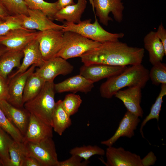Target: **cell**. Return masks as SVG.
<instances>
[{
    "label": "cell",
    "instance_id": "cell-1",
    "mask_svg": "<svg viewBox=\"0 0 166 166\" xmlns=\"http://www.w3.org/2000/svg\"><path fill=\"white\" fill-rule=\"evenodd\" d=\"M144 49L119 41L102 43L80 57L84 65L100 64L124 66L141 64Z\"/></svg>",
    "mask_w": 166,
    "mask_h": 166
},
{
    "label": "cell",
    "instance_id": "cell-2",
    "mask_svg": "<svg viewBox=\"0 0 166 166\" xmlns=\"http://www.w3.org/2000/svg\"><path fill=\"white\" fill-rule=\"evenodd\" d=\"M149 71L141 64L128 67L119 74L107 78L101 85L99 91L102 97L111 98L119 90L126 87L138 86L141 88L149 78Z\"/></svg>",
    "mask_w": 166,
    "mask_h": 166
},
{
    "label": "cell",
    "instance_id": "cell-3",
    "mask_svg": "<svg viewBox=\"0 0 166 166\" xmlns=\"http://www.w3.org/2000/svg\"><path fill=\"white\" fill-rule=\"evenodd\" d=\"M53 81L46 82L38 94L25 102L23 106L31 114L51 126V118L55 103Z\"/></svg>",
    "mask_w": 166,
    "mask_h": 166
},
{
    "label": "cell",
    "instance_id": "cell-4",
    "mask_svg": "<svg viewBox=\"0 0 166 166\" xmlns=\"http://www.w3.org/2000/svg\"><path fill=\"white\" fill-rule=\"evenodd\" d=\"M95 15V21L91 23L90 19L81 21L77 24L65 22L63 32L70 31L77 33L89 39L101 43L110 41H117L124 36L123 33H112L104 29L98 22Z\"/></svg>",
    "mask_w": 166,
    "mask_h": 166
},
{
    "label": "cell",
    "instance_id": "cell-5",
    "mask_svg": "<svg viewBox=\"0 0 166 166\" xmlns=\"http://www.w3.org/2000/svg\"><path fill=\"white\" fill-rule=\"evenodd\" d=\"M63 33V45L55 57H60L66 60L80 57L101 44L76 32L68 31Z\"/></svg>",
    "mask_w": 166,
    "mask_h": 166
},
{
    "label": "cell",
    "instance_id": "cell-6",
    "mask_svg": "<svg viewBox=\"0 0 166 166\" xmlns=\"http://www.w3.org/2000/svg\"><path fill=\"white\" fill-rule=\"evenodd\" d=\"M24 143L29 155L35 158L41 166H57L59 161L52 137H48L38 142Z\"/></svg>",
    "mask_w": 166,
    "mask_h": 166
},
{
    "label": "cell",
    "instance_id": "cell-7",
    "mask_svg": "<svg viewBox=\"0 0 166 166\" xmlns=\"http://www.w3.org/2000/svg\"><path fill=\"white\" fill-rule=\"evenodd\" d=\"M28 16L19 15L12 16L15 20L24 28L39 31L54 29L62 30L64 25H59L53 22L47 16L39 10L28 8Z\"/></svg>",
    "mask_w": 166,
    "mask_h": 166
},
{
    "label": "cell",
    "instance_id": "cell-8",
    "mask_svg": "<svg viewBox=\"0 0 166 166\" xmlns=\"http://www.w3.org/2000/svg\"><path fill=\"white\" fill-rule=\"evenodd\" d=\"M63 33L61 30L54 29L39 31L37 38L45 61L55 57L62 48Z\"/></svg>",
    "mask_w": 166,
    "mask_h": 166
},
{
    "label": "cell",
    "instance_id": "cell-9",
    "mask_svg": "<svg viewBox=\"0 0 166 166\" xmlns=\"http://www.w3.org/2000/svg\"><path fill=\"white\" fill-rule=\"evenodd\" d=\"M122 0H93V12L99 18L100 22L107 26L109 21H113L109 16L112 14L115 20L120 23L123 19V11L124 9Z\"/></svg>",
    "mask_w": 166,
    "mask_h": 166
},
{
    "label": "cell",
    "instance_id": "cell-10",
    "mask_svg": "<svg viewBox=\"0 0 166 166\" xmlns=\"http://www.w3.org/2000/svg\"><path fill=\"white\" fill-rule=\"evenodd\" d=\"M40 31L22 28L12 29L0 37V45L7 50H22L30 42L36 39Z\"/></svg>",
    "mask_w": 166,
    "mask_h": 166
},
{
    "label": "cell",
    "instance_id": "cell-11",
    "mask_svg": "<svg viewBox=\"0 0 166 166\" xmlns=\"http://www.w3.org/2000/svg\"><path fill=\"white\" fill-rule=\"evenodd\" d=\"M73 69V66L66 60L56 57L45 61L34 72L45 82H50L53 81L59 75L65 76L71 73Z\"/></svg>",
    "mask_w": 166,
    "mask_h": 166
},
{
    "label": "cell",
    "instance_id": "cell-12",
    "mask_svg": "<svg viewBox=\"0 0 166 166\" xmlns=\"http://www.w3.org/2000/svg\"><path fill=\"white\" fill-rule=\"evenodd\" d=\"M105 154L106 161H102L107 166H143L142 160L139 155L121 147L109 146Z\"/></svg>",
    "mask_w": 166,
    "mask_h": 166
},
{
    "label": "cell",
    "instance_id": "cell-13",
    "mask_svg": "<svg viewBox=\"0 0 166 166\" xmlns=\"http://www.w3.org/2000/svg\"><path fill=\"white\" fill-rule=\"evenodd\" d=\"M128 67L115 66L100 64L83 65L80 69V74L93 83L121 73Z\"/></svg>",
    "mask_w": 166,
    "mask_h": 166
},
{
    "label": "cell",
    "instance_id": "cell-14",
    "mask_svg": "<svg viewBox=\"0 0 166 166\" xmlns=\"http://www.w3.org/2000/svg\"><path fill=\"white\" fill-rule=\"evenodd\" d=\"M36 66L31 65L26 71L10 78L8 83L9 97L7 101L18 108L23 107V94L25 85L29 77L34 72Z\"/></svg>",
    "mask_w": 166,
    "mask_h": 166
},
{
    "label": "cell",
    "instance_id": "cell-15",
    "mask_svg": "<svg viewBox=\"0 0 166 166\" xmlns=\"http://www.w3.org/2000/svg\"><path fill=\"white\" fill-rule=\"evenodd\" d=\"M0 108L9 120L24 136L28 126L30 113L24 108L15 107L6 100L0 101Z\"/></svg>",
    "mask_w": 166,
    "mask_h": 166
},
{
    "label": "cell",
    "instance_id": "cell-16",
    "mask_svg": "<svg viewBox=\"0 0 166 166\" xmlns=\"http://www.w3.org/2000/svg\"><path fill=\"white\" fill-rule=\"evenodd\" d=\"M140 121L139 117L128 111L121 121L114 134L108 139L101 143L108 147L112 146L121 137L131 138L134 135V131Z\"/></svg>",
    "mask_w": 166,
    "mask_h": 166
},
{
    "label": "cell",
    "instance_id": "cell-17",
    "mask_svg": "<svg viewBox=\"0 0 166 166\" xmlns=\"http://www.w3.org/2000/svg\"><path fill=\"white\" fill-rule=\"evenodd\" d=\"M141 89L138 86L129 87L124 90H119L114 96L122 101L127 111L139 117H142L143 114L140 105Z\"/></svg>",
    "mask_w": 166,
    "mask_h": 166
},
{
    "label": "cell",
    "instance_id": "cell-18",
    "mask_svg": "<svg viewBox=\"0 0 166 166\" xmlns=\"http://www.w3.org/2000/svg\"><path fill=\"white\" fill-rule=\"evenodd\" d=\"M22 51L23 53L22 62L18 70L10 76V79L26 71L33 65L39 67L42 66L45 62L37 38L29 43L23 49Z\"/></svg>",
    "mask_w": 166,
    "mask_h": 166
},
{
    "label": "cell",
    "instance_id": "cell-19",
    "mask_svg": "<svg viewBox=\"0 0 166 166\" xmlns=\"http://www.w3.org/2000/svg\"><path fill=\"white\" fill-rule=\"evenodd\" d=\"M53 129L51 126L30 114L27 129L24 136V143L38 142L48 137H52Z\"/></svg>",
    "mask_w": 166,
    "mask_h": 166
},
{
    "label": "cell",
    "instance_id": "cell-20",
    "mask_svg": "<svg viewBox=\"0 0 166 166\" xmlns=\"http://www.w3.org/2000/svg\"><path fill=\"white\" fill-rule=\"evenodd\" d=\"M93 84L79 74L54 84V88L55 92L58 93L70 92L75 93L80 92L86 93L91 91L94 87Z\"/></svg>",
    "mask_w": 166,
    "mask_h": 166
},
{
    "label": "cell",
    "instance_id": "cell-21",
    "mask_svg": "<svg viewBox=\"0 0 166 166\" xmlns=\"http://www.w3.org/2000/svg\"><path fill=\"white\" fill-rule=\"evenodd\" d=\"M144 42L145 49L148 52L149 61L154 65L161 62L166 54V51L156 32L150 31L144 37Z\"/></svg>",
    "mask_w": 166,
    "mask_h": 166
},
{
    "label": "cell",
    "instance_id": "cell-22",
    "mask_svg": "<svg viewBox=\"0 0 166 166\" xmlns=\"http://www.w3.org/2000/svg\"><path fill=\"white\" fill-rule=\"evenodd\" d=\"M86 0H77V3L68 6L58 10L55 14L53 20L58 21L77 24L81 21L82 15L87 5Z\"/></svg>",
    "mask_w": 166,
    "mask_h": 166
},
{
    "label": "cell",
    "instance_id": "cell-23",
    "mask_svg": "<svg viewBox=\"0 0 166 166\" xmlns=\"http://www.w3.org/2000/svg\"><path fill=\"white\" fill-rule=\"evenodd\" d=\"M70 116L64 109L62 100L55 103L51 118V126L54 131L61 136L65 130L72 124Z\"/></svg>",
    "mask_w": 166,
    "mask_h": 166
},
{
    "label": "cell",
    "instance_id": "cell-24",
    "mask_svg": "<svg viewBox=\"0 0 166 166\" xmlns=\"http://www.w3.org/2000/svg\"><path fill=\"white\" fill-rule=\"evenodd\" d=\"M23 57L22 50H7L0 57V76L6 79L14 68L20 67Z\"/></svg>",
    "mask_w": 166,
    "mask_h": 166
},
{
    "label": "cell",
    "instance_id": "cell-25",
    "mask_svg": "<svg viewBox=\"0 0 166 166\" xmlns=\"http://www.w3.org/2000/svg\"><path fill=\"white\" fill-rule=\"evenodd\" d=\"M46 82L34 72L28 77L23 94L24 104L36 96L41 91Z\"/></svg>",
    "mask_w": 166,
    "mask_h": 166
},
{
    "label": "cell",
    "instance_id": "cell-26",
    "mask_svg": "<svg viewBox=\"0 0 166 166\" xmlns=\"http://www.w3.org/2000/svg\"><path fill=\"white\" fill-rule=\"evenodd\" d=\"M9 151L10 158L9 166H22L24 160L29 155L25 143L13 139L10 144Z\"/></svg>",
    "mask_w": 166,
    "mask_h": 166
},
{
    "label": "cell",
    "instance_id": "cell-27",
    "mask_svg": "<svg viewBox=\"0 0 166 166\" xmlns=\"http://www.w3.org/2000/svg\"><path fill=\"white\" fill-rule=\"evenodd\" d=\"M29 9L39 10L46 14L51 20L59 10L57 1L50 3L44 0H24Z\"/></svg>",
    "mask_w": 166,
    "mask_h": 166
},
{
    "label": "cell",
    "instance_id": "cell-28",
    "mask_svg": "<svg viewBox=\"0 0 166 166\" xmlns=\"http://www.w3.org/2000/svg\"><path fill=\"white\" fill-rule=\"evenodd\" d=\"M161 90L155 103L152 105L150 113L142 122L140 129V132L143 138H144L143 128L146 123L150 120L156 119L158 122L159 114L163 102V97L166 95V84H161Z\"/></svg>",
    "mask_w": 166,
    "mask_h": 166
},
{
    "label": "cell",
    "instance_id": "cell-29",
    "mask_svg": "<svg viewBox=\"0 0 166 166\" xmlns=\"http://www.w3.org/2000/svg\"><path fill=\"white\" fill-rule=\"evenodd\" d=\"M69 153L71 155H77L85 160H89L94 155L103 156L105 154L104 150L96 145L76 147L71 149Z\"/></svg>",
    "mask_w": 166,
    "mask_h": 166
},
{
    "label": "cell",
    "instance_id": "cell-30",
    "mask_svg": "<svg viewBox=\"0 0 166 166\" xmlns=\"http://www.w3.org/2000/svg\"><path fill=\"white\" fill-rule=\"evenodd\" d=\"M0 1L10 16H28V8L24 0H0Z\"/></svg>",
    "mask_w": 166,
    "mask_h": 166
},
{
    "label": "cell",
    "instance_id": "cell-31",
    "mask_svg": "<svg viewBox=\"0 0 166 166\" xmlns=\"http://www.w3.org/2000/svg\"><path fill=\"white\" fill-rule=\"evenodd\" d=\"M0 128L14 140L24 142V136L19 130L9 120L0 108Z\"/></svg>",
    "mask_w": 166,
    "mask_h": 166
},
{
    "label": "cell",
    "instance_id": "cell-32",
    "mask_svg": "<svg viewBox=\"0 0 166 166\" xmlns=\"http://www.w3.org/2000/svg\"><path fill=\"white\" fill-rule=\"evenodd\" d=\"M149 77L153 85L166 84V64L161 62L153 65L149 71Z\"/></svg>",
    "mask_w": 166,
    "mask_h": 166
},
{
    "label": "cell",
    "instance_id": "cell-33",
    "mask_svg": "<svg viewBox=\"0 0 166 166\" xmlns=\"http://www.w3.org/2000/svg\"><path fill=\"white\" fill-rule=\"evenodd\" d=\"M6 133L0 128V160L2 166H9L10 158L9 147L13 139Z\"/></svg>",
    "mask_w": 166,
    "mask_h": 166
},
{
    "label": "cell",
    "instance_id": "cell-34",
    "mask_svg": "<svg viewBox=\"0 0 166 166\" xmlns=\"http://www.w3.org/2000/svg\"><path fill=\"white\" fill-rule=\"evenodd\" d=\"M82 102V100L80 96L74 93L66 95L62 101L64 109L70 116L77 112Z\"/></svg>",
    "mask_w": 166,
    "mask_h": 166
},
{
    "label": "cell",
    "instance_id": "cell-35",
    "mask_svg": "<svg viewBox=\"0 0 166 166\" xmlns=\"http://www.w3.org/2000/svg\"><path fill=\"white\" fill-rule=\"evenodd\" d=\"M19 28L22 27L12 16H10L3 22L0 24V37L5 35L12 29Z\"/></svg>",
    "mask_w": 166,
    "mask_h": 166
},
{
    "label": "cell",
    "instance_id": "cell-36",
    "mask_svg": "<svg viewBox=\"0 0 166 166\" xmlns=\"http://www.w3.org/2000/svg\"><path fill=\"white\" fill-rule=\"evenodd\" d=\"M82 159L76 155L71 156L65 160L59 161L57 166H87L90 163L88 160L82 161Z\"/></svg>",
    "mask_w": 166,
    "mask_h": 166
},
{
    "label": "cell",
    "instance_id": "cell-37",
    "mask_svg": "<svg viewBox=\"0 0 166 166\" xmlns=\"http://www.w3.org/2000/svg\"><path fill=\"white\" fill-rule=\"evenodd\" d=\"M9 97L8 83L6 79L0 76V101L7 100Z\"/></svg>",
    "mask_w": 166,
    "mask_h": 166
},
{
    "label": "cell",
    "instance_id": "cell-38",
    "mask_svg": "<svg viewBox=\"0 0 166 166\" xmlns=\"http://www.w3.org/2000/svg\"><path fill=\"white\" fill-rule=\"evenodd\" d=\"M156 32L157 37L161 42L165 50L166 51V30L162 23L159 26Z\"/></svg>",
    "mask_w": 166,
    "mask_h": 166
},
{
    "label": "cell",
    "instance_id": "cell-39",
    "mask_svg": "<svg viewBox=\"0 0 166 166\" xmlns=\"http://www.w3.org/2000/svg\"><path fill=\"white\" fill-rule=\"evenodd\" d=\"M22 166H41V165L35 158L28 155L24 160Z\"/></svg>",
    "mask_w": 166,
    "mask_h": 166
},
{
    "label": "cell",
    "instance_id": "cell-40",
    "mask_svg": "<svg viewBox=\"0 0 166 166\" xmlns=\"http://www.w3.org/2000/svg\"><path fill=\"white\" fill-rule=\"evenodd\" d=\"M142 160L143 166H148L153 165L156 160V158L154 153L151 152Z\"/></svg>",
    "mask_w": 166,
    "mask_h": 166
},
{
    "label": "cell",
    "instance_id": "cell-41",
    "mask_svg": "<svg viewBox=\"0 0 166 166\" xmlns=\"http://www.w3.org/2000/svg\"><path fill=\"white\" fill-rule=\"evenodd\" d=\"M59 10L68 6L75 4L73 0H57Z\"/></svg>",
    "mask_w": 166,
    "mask_h": 166
},
{
    "label": "cell",
    "instance_id": "cell-42",
    "mask_svg": "<svg viewBox=\"0 0 166 166\" xmlns=\"http://www.w3.org/2000/svg\"><path fill=\"white\" fill-rule=\"evenodd\" d=\"M10 16L0 1V18L6 19Z\"/></svg>",
    "mask_w": 166,
    "mask_h": 166
},
{
    "label": "cell",
    "instance_id": "cell-43",
    "mask_svg": "<svg viewBox=\"0 0 166 166\" xmlns=\"http://www.w3.org/2000/svg\"><path fill=\"white\" fill-rule=\"evenodd\" d=\"M7 50L5 47L4 48L0 47V57Z\"/></svg>",
    "mask_w": 166,
    "mask_h": 166
},
{
    "label": "cell",
    "instance_id": "cell-44",
    "mask_svg": "<svg viewBox=\"0 0 166 166\" xmlns=\"http://www.w3.org/2000/svg\"><path fill=\"white\" fill-rule=\"evenodd\" d=\"M5 20L0 18V24L3 22Z\"/></svg>",
    "mask_w": 166,
    "mask_h": 166
},
{
    "label": "cell",
    "instance_id": "cell-45",
    "mask_svg": "<svg viewBox=\"0 0 166 166\" xmlns=\"http://www.w3.org/2000/svg\"><path fill=\"white\" fill-rule=\"evenodd\" d=\"M89 0L90 3L92 4L93 2V0Z\"/></svg>",
    "mask_w": 166,
    "mask_h": 166
},
{
    "label": "cell",
    "instance_id": "cell-46",
    "mask_svg": "<svg viewBox=\"0 0 166 166\" xmlns=\"http://www.w3.org/2000/svg\"><path fill=\"white\" fill-rule=\"evenodd\" d=\"M0 166H2L0 160Z\"/></svg>",
    "mask_w": 166,
    "mask_h": 166
}]
</instances>
